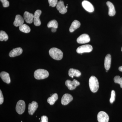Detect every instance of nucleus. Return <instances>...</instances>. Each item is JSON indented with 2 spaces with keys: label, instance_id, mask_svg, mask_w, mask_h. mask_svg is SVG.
<instances>
[{
  "label": "nucleus",
  "instance_id": "f257e3e1",
  "mask_svg": "<svg viewBox=\"0 0 122 122\" xmlns=\"http://www.w3.org/2000/svg\"><path fill=\"white\" fill-rule=\"evenodd\" d=\"M50 55L55 60L59 61L63 57V53L59 49L56 48H51L49 51Z\"/></svg>",
  "mask_w": 122,
  "mask_h": 122
},
{
  "label": "nucleus",
  "instance_id": "f03ea898",
  "mask_svg": "<svg viewBox=\"0 0 122 122\" xmlns=\"http://www.w3.org/2000/svg\"><path fill=\"white\" fill-rule=\"evenodd\" d=\"M89 86L90 89L93 93H96L99 87V84L97 79L95 76H91L89 80Z\"/></svg>",
  "mask_w": 122,
  "mask_h": 122
},
{
  "label": "nucleus",
  "instance_id": "7ed1b4c3",
  "mask_svg": "<svg viewBox=\"0 0 122 122\" xmlns=\"http://www.w3.org/2000/svg\"><path fill=\"white\" fill-rule=\"evenodd\" d=\"M49 76V72L46 70L39 69L36 70L34 73V77L38 80L47 78Z\"/></svg>",
  "mask_w": 122,
  "mask_h": 122
},
{
  "label": "nucleus",
  "instance_id": "20e7f679",
  "mask_svg": "<svg viewBox=\"0 0 122 122\" xmlns=\"http://www.w3.org/2000/svg\"><path fill=\"white\" fill-rule=\"evenodd\" d=\"M93 50L92 46L90 45H86L79 46L77 48L76 52L79 54H82L84 53L90 52Z\"/></svg>",
  "mask_w": 122,
  "mask_h": 122
},
{
  "label": "nucleus",
  "instance_id": "39448f33",
  "mask_svg": "<svg viewBox=\"0 0 122 122\" xmlns=\"http://www.w3.org/2000/svg\"><path fill=\"white\" fill-rule=\"evenodd\" d=\"M25 109V104L23 100H20L17 103L16 110L19 114H22L24 113Z\"/></svg>",
  "mask_w": 122,
  "mask_h": 122
},
{
  "label": "nucleus",
  "instance_id": "423d86ee",
  "mask_svg": "<svg viewBox=\"0 0 122 122\" xmlns=\"http://www.w3.org/2000/svg\"><path fill=\"white\" fill-rule=\"evenodd\" d=\"M65 85L69 90H72L75 89L77 86H79L80 83L76 79H74L72 81L67 80L66 81Z\"/></svg>",
  "mask_w": 122,
  "mask_h": 122
},
{
  "label": "nucleus",
  "instance_id": "0eeeda50",
  "mask_svg": "<svg viewBox=\"0 0 122 122\" xmlns=\"http://www.w3.org/2000/svg\"><path fill=\"white\" fill-rule=\"evenodd\" d=\"M97 120L98 122H108L109 116L105 112L100 111L98 114Z\"/></svg>",
  "mask_w": 122,
  "mask_h": 122
},
{
  "label": "nucleus",
  "instance_id": "6e6552de",
  "mask_svg": "<svg viewBox=\"0 0 122 122\" xmlns=\"http://www.w3.org/2000/svg\"><path fill=\"white\" fill-rule=\"evenodd\" d=\"M90 39L89 36L86 34L80 35L77 39V41L79 44H84L89 42Z\"/></svg>",
  "mask_w": 122,
  "mask_h": 122
},
{
  "label": "nucleus",
  "instance_id": "1a4fd4ad",
  "mask_svg": "<svg viewBox=\"0 0 122 122\" xmlns=\"http://www.w3.org/2000/svg\"><path fill=\"white\" fill-rule=\"evenodd\" d=\"M41 11L39 10H38L35 11L34 15L33 22L35 26H38L41 25V20L39 19L40 15L41 14Z\"/></svg>",
  "mask_w": 122,
  "mask_h": 122
},
{
  "label": "nucleus",
  "instance_id": "9d476101",
  "mask_svg": "<svg viewBox=\"0 0 122 122\" xmlns=\"http://www.w3.org/2000/svg\"><path fill=\"white\" fill-rule=\"evenodd\" d=\"M73 97L71 95L65 94L63 95L61 99V103L62 105L65 106L68 105L73 100Z\"/></svg>",
  "mask_w": 122,
  "mask_h": 122
},
{
  "label": "nucleus",
  "instance_id": "9b49d317",
  "mask_svg": "<svg viewBox=\"0 0 122 122\" xmlns=\"http://www.w3.org/2000/svg\"><path fill=\"white\" fill-rule=\"evenodd\" d=\"M82 7L85 10L89 12L92 13L94 12V8L93 5L89 1L84 0L82 3Z\"/></svg>",
  "mask_w": 122,
  "mask_h": 122
},
{
  "label": "nucleus",
  "instance_id": "f8f14e48",
  "mask_svg": "<svg viewBox=\"0 0 122 122\" xmlns=\"http://www.w3.org/2000/svg\"><path fill=\"white\" fill-rule=\"evenodd\" d=\"M38 104L36 102L33 101L32 103H30L28 105V113L30 115H33L38 107Z\"/></svg>",
  "mask_w": 122,
  "mask_h": 122
},
{
  "label": "nucleus",
  "instance_id": "ddd939ff",
  "mask_svg": "<svg viewBox=\"0 0 122 122\" xmlns=\"http://www.w3.org/2000/svg\"><path fill=\"white\" fill-rule=\"evenodd\" d=\"M56 8L61 14H65L67 12V8L65 6L63 1L60 0L58 1L56 5Z\"/></svg>",
  "mask_w": 122,
  "mask_h": 122
},
{
  "label": "nucleus",
  "instance_id": "4468645a",
  "mask_svg": "<svg viewBox=\"0 0 122 122\" xmlns=\"http://www.w3.org/2000/svg\"><path fill=\"white\" fill-rule=\"evenodd\" d=\"M23 50L21 48H17L11 50L9 54V56L11 57H13L20 55L22 53Z\"/></svg>",
  "mask_w": 122,
  "mask_h": 122
},
{
  "label": "nucleus",
  "instance_id": "2eb2a0df",
  "mask_svg": "<svg viewBox=\"0 0 122 122\" xmlns=\"http://www.w3.org/2000/svg\"><path fill=\"white\" fill-rule=\"evenodd\" d=\"M24 20L27 23L31 24L33 21V14L30 13L27 11H25L24 13Z\"/></svg>",
  "mask_w": 122,
  "mask_h": 122
},
{
  "label": "nucleus",
  "instance_id": "dca6fc26",
  "mask_svg": "<svg viewBox=\"0 0 122 122\" xmlns=\"http://www.w3.org/2000/svg\"><path fill=\"white\" fill-rule=\"evenodd\" d=\"M24 22V19L21 15H16L15 20L13 22L14 26L17 27L23 25Z\"/></svg>",
  "mask_w": 122,
  "mask_h": 122
},
{
  "label": "nucleus",
  "instance_id": "f3484780",
  "mask_svg": "<svg viewBox=\"0 0 122 122\" xmlns=\"http://www.w3.org/2000/svg\"><path fill=\"white\" fill-rule=\"evenodd\" d=\"M0 76L2 81L5 82L7 84H9L10 83L11 80H10V77L8 73L3 71L1 72L0 74Z\"/></svg>",
  "mask_w": 122,
  "mask_h": 122
},
{
  "label": "nucleus",
  "instance_id": "a211bd4d",
  "mask_svg": "<svg viewBox=\"0 0 122 122\" xmlns=\"http://www.w3.org/2000/svg\"><path fill=\"white\" fill-rule=\"evenodd\" d=\"M111 56L110 54L107 55L105 59V68L106 70L108 71L111 67Z\"/></svg>",
  "mask_w": 122,
  "mask_h": 122
},
{
  "label": "nucleus",
  "instance_id": "6ab92c4d",
  "mask_svg": "<svg viewBox=\"0 0 122 122\" xmlns=\"http://www.w3.org/2000/svg\"><path fill=\"white\" fill-rule=\"evenodd\" d=\"M69 76L73 78L74 77H79L81 76V73L78 70L71 68L69 71Z\"/></svg>",
  "mask_w": 122,
  "mask_h": 122
},
{
  "label": "nucleus",
  "instance_id": "aec40b11",
  "mask_svg": "<svg viewBox=\"0 0 122 122\" xmlns=\"http://www.w3.org/2000/svg\"><path fill=\"white\" fill-rule=\"evenodd\" d=\"M107 4L109 8V15L110 16H114L116 14L115 9L114 5L110 1H107Z\"/></svg>",
  "mask_w": 122,
  "mask_h": 122
},
{
  "label": "nucleus",
  "instance_id": "412c9836",
  "mask_svg": "<svg viewBox=\"0 0 122 122\" xmlns=\"http://www.w3.org/2000/svg\"><path fill=\"white\" fill-rule=\"evenodd\" d=\"M81 23L78 21L75 20L72 22L70 27L69 30L70 32H73L77 29L78 28L81 26Z\"/></svg>",
  "mask_w": 122,
  "mask_h": 122
},
{
  "label": "nucleus",
  "instance_id": "4be33fe9",
  "mask_svg": "<svg viewBox=\"0 0 122 122\" xmlns=\"http://www.w3.org/2000/svg\"><path fill=\"white\" fill-rule=\"evenodd\" d=\"M58 99V95L57 93L53 94L50 97H49L47 99V102L51 105H53L54 104L55 102Z\"/></svg>",
  "mask_w": 122,
  "mask_h": 122
},
{
  "label": "nucleus",
  "instance_id": "5701e85b",
  "mask_svg": "<svg viewBox=\"0 0 122 122\" xmlns=\"http://www.w3.org/2000/svg\"><path fill=\"white\" fill-rule=\"evenodd\" d=\"M19 29L21 32L26 33H29L30 31V29L29 26L25 24H23L19 26Z\"/></svg>",
  "mask_w": 122,
  "mask_h": 122
},
{
  "label": "nucleus",
  "instance_id": "b1692460",
  "mask_svg": "<svg viewBox=\"0 0 122 122\" xmlns=\"http://www.w3.org/2000/svg\"><path fill=\"white\" fill-rule=\"evenodd\" d=\"M58 23L56 20H53L48 22L47 26L49 28H55L57 29L58 27Z\"/></svg>",
  "mask_w": 122,
  "mask_h": 122
},
{
  "label": "nucleus",
  "instance_id": "393cba45",
  "mask_svg": "<svg viewBox=\"0 0 122 122\" xmlns=\"http://www.w3.org/2000/svg\"><path fill=\"white\" fill-rule=\"evenodd\" d=\"M8 38V36L6 32L3 30H1L0 32V41H7Z\"/></svg>",
  "mask_w": 122,
  "mask_h": 122
},
{
  "label": "nucleus",
  "instance_id": "a878e982",
  "mask_svg": "<svg viewBox=\"0 0 122 122\" xmlns=\"http://www.w3.org/2000/svg\"><path fill=\"white\" fill-rule=\"evenodd\" d=\"M114 81L115 83L119 84L120 87L122 88V77H120L119 76H116L114 78Z\"/></svg>",
  "mask_w": 122,
  "mask_h": 122
},
{
  "label": "nucleus",
  "instance_id": "bb28decb",
  "mask_svg": "<svg viewBox=\"0 0 122 122\" xmlns=\"http://www.w3.org/2000/svg\"><path fill=\"white\" fill-rule=\"evenodd\" d=\"M50 6L54 7L56 6L58 4V0H48Z\"/></svg>",
  "mask_w": 122,
  "mask_h": 122
},
{
  "label": "nucleus",
  "instance_id": "cd10ccee",
  "mask_svg": "<svg viewBox=\"0 0 122 122\" xmlns=\"http://www.w3.org/2000/svg\"><path fill=\"white\" fill-rule=\"evenodd\" d=\"M115 92L114 90H112L111 93V96L110 99V102L111 103H112L114 102L115 99Z\"/></svg>",
  "mask_w": 122,
  "mask_h": 122
},
{
  "label": "nucleus",
  "instance_id": "c85d7f7f",
  "mask_svg": "<svg viewBox=\"0 0 122 122\" xmlns=\"http://www.w3.org/2000/svg\"><path fill=\"white\" fill-rule=\"evenodd\" d=\"M1 2H2L3 7L6 8L9 6V2L8 0H0Z\"/></svg>",
  "mask_w": 122,
  "mask_h": 122
},
{
  "label": "nucleus",
  "instance_id": "c756f323",
  "mask_svg": "<svg viewBox=\"0 0 122 122\" xmlns=\"http://www.w3.org/2000/svg\"><path fill=\"white\" fill-rule=\"evenodd\" d=\"M4 102V98L1 90H0V105H1Z\"/></svg>",
  "mask_w": 122,
  "mask_h": 122
},
{
  "label": "nucleus",
  "instance_id": "7c9ffc66",
  "mask_svg": "<svg viewBox=\"0 0 122 122\" xmlns=\"http://www.w3.org/2000/svg\"><path fill=\"white\" fill-rule=\"evenodd\" d=\"M41 122H48V118L46 116H42L41 118Z\"/></svg>",
  "mask_w": 122,
  "mask_h": 122
},
{
  "label": "nucleus",
  "instance_id": "2f4dec72",
  "mask_svg": "<svg viewBox=\"0 0 122 122\" xmlns=\"http://www.w3.org/2000/svg\"><path fill=\"white\" fill-rule=\"evenodd\" d=\"M56 29L55 28H52L51 29V31L52 32H55L56 31Z\"/></svg>",
  "mask_w": 122,
  "mask_h": 122
},
{
  "label": "nucleus",
  "instance_id": "473e14b6",
  "mask_svg": "<svg viewBox=\"0 0 122 122\" xmlns=\"http://www.w3.org/2000/svg\"><path fill=\"white\" fill-rule=\"evenodd\" d=\"M119 70L121 72H122V66H120L119 68Z\"/></svg>",
  "mask_w": 122,
  "mask_h": 122
},
{
  "label": "nucleus",
  "instance_id": "72a5a7b5",
  "mask_svg": "<svg viewBox=\"0 0 122 122\" xmlns=\"http://www.w3.org/2000/svg\"><path fill=\"white\" fill-rule=\"evenodd\" d=\"M66 8H68V5H67V6H66Z\"/></svg>",
  "mask_w": 122,
  "mask_h": 122
},
{
  "label": "nucleus",
  "instance_id": "f704fd0d",
  "mask_svg": "<svg viewBox=\"0 0 122 122\" xmlns=\"http://www.w3.org/2000/svg\"><path fill=\"white\" fill-rule=\"evenodd\" d=\"M106 72H107V70H106Z\"/></svg>",
  "mask_w": 122,
  "mask_h": 122
},
{
  "label": "nucleus",
  "instance_id": "c9c22d12",
  "mask_svg": "<svg viewBox=\"0 0 122 122\" xmlns=\"http://www.w3.org/2000/svg\"></svg>",
  "mask_w": 122,
  "mask_h": 122
}]
</instances>
